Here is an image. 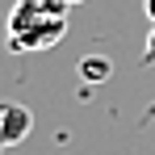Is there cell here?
<instances>
[{"label": "cell", "mask_w": 155, "mask_h": 155, "mask_svg": "<svg viewBox=\"0 0 155 155\" xmlns=\"http://www.w3.org/2000/svg\"><path fill=\"white\" fill-rule=\"evenodd\" d=\"M67 21H71V4L67 0H17L8 8L4 34H8L13 51L34 54V51H46L54 42H63Z\"/></svg>", "instance_id": "obj_1"}, {"label": "cell", "mask_w": 155, "mask_h": 155, "mask_svg": "<svg viewBox=\"0 0 155 155\" xmlns=\"http://www.w3.org/2000/svg\"><path fill=\"white\" fill-rule=\"evenodd\" d=\"M29 130H34V113H29V105H21V101H0V143H4V147L25 143Z\"/></svg>", "instance_id": "obj_2"}, {"label": "cell", "mask_w": 155, "mask_h": 155, "mask_svg": "<svg viewBox=\"0 0 155 155\" xmlns=\"http://www.w3.org/2000/svg\"><path fill=\"white\" fill-rule=\"evenodd\" d=\"M80 76H84V84H105V80L113 76V59L109 54H84L80 59Z\"/></svg>", "instance_id": "obj_3"}, {"label": "cell", "mask_w": 155, "mask_h": 155, "mask_svg": "<svg viewBox=\"0 0 155 155\" xmlns=\"http://www.w3.org/2000/svg\"><path fill=\"white\" fill-rule=\"evenodd\" d=\"M143 54H147V59L155 63V25H151V38H147V51H143Z\"/></svg>", "instance_id": "obj_4"}, {"label": "cell", "mask_w": 155, "mask_h": 155, "mask_svg": "<svg viewBox=\"0 0 155 155\" xmlns=\"http://www.w3.org/2000/svg\"><path fill=\"white\" fill-rule=\"evenodd\" d=\"M143 13L151 17V25H155V0H143Z\"/></svg>", "instance_id": "obj_5"}, {"label": "cell", "mask_w": 155, "mask_h": 155, "mask_svg": "<svg viewBox=\"0 0 155 155\" xmlns=\"http://www.w3.org/2000/svg\"><path fill=\"white\" fill-rule=\"evenodd\" d=\"M67 4H84V0H67Z\"/></svg>", "instance_id": "obj_6"}, {"label": "cell", "mask_w": 155, "mask_h": 155, "mask_svg": "<svg viewBox=\"0 0 155 155\" xmlns=\"http://www.w3.org/2000/svg\"><path fill=\"white\" fill-rule=\"evenodd\" d=\"M0 151H4V143H0Z\"/></svg>", "instance_id": "obj_7"}]
</instances>
